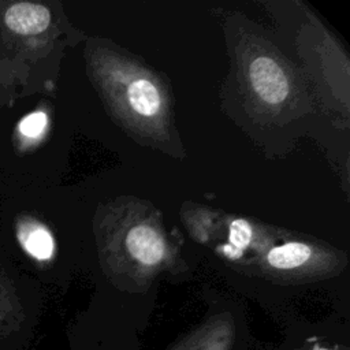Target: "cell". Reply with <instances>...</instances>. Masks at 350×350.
Here are the masks:
<instances>
[{"instance_id":"1","label":"cell","mask_w":350,"mask_h":350,"mask_svg":"<svg viewBox=\"0 0 350 350\" xmlns=\"http://www.w3.org/2000/svg\"><path fill=\"white\" fill-rule=\"evenodd\" d=\"M254 92L268 104H279L288 94V82L280 66L271 57L254 59L249 68Z\"/></svg>"},{"instance_id":"2","label":"cell","mask_w":350,"mask_h":350,"mask_svg":"<svg viewBox=\"0 0 350 350\" xmlns=\"http://www.w3.org/2000/svg\"><path fill=\"white\" fill-rule=\"evenodd\" d=\"M235 340L232 321L217 319L197 328L170 350H234Z\"/></svg>"},{"instance_id":"3","label":"cell","mask_w":350,"mask_h":350,"mask_svg":"<svg viewBox=\"0 0 350 350\" xmlns=\"http://www.w3.org/2000/svg\"><path fill=\"white\" fill-rule=\"evenodd\" d=\"M4 23L14 33L27 36L44 31L51 23L46 7L34 3H15L4 12Z\"/></svg>"},{"instance_id":"4","label":"cell","mask_w":350,"mask_h":350,"mask_svg":"<svg viewBox=\"0 0 350 350\" xmlns=\"http://www.w3.org/2000/svg\"><path fill=\"white\" fill-rule=\"evenodd\" d=\"M130 254L145 265L157 264L164 256V243L161 237L148 226L133 227L126 238Z\"/></svg>"},{"instance_id":"5","label":"cell","mask_w":350,"mask_h":350,"mask_svg":"<svg viewBox=\"0 0 350 350\" xmlns=\"http://www.w3.org/2000/svg\"><path fill=\"white\" fill-rule=\"evenodd\" d=\"M18 239L25 252L36 260H49L53 254V238L41 224L34 221L21 223L18 227Z\"/></svg>"},{"instance_id":"6","label":"cell","mask_w":350,"mask_h":350,"mask_svg":"<svg viewBox=\"0 0 350 350\" xmlns=\"http://www.w3.org/2000/svg\"><path fill=\"white\" fill-rule=\"evenodd\" d=\"M127 96L133 109L142 116H153L160 109V93L148 79L139 78L131 82L127 90Z\"/></svg>"},{"instance_id":"7","label":"cell","mask_w":350,"mask_h":350,"mask_svg":"<svg viewBox=\"0 0 350 350\" xmlns=\"http://www.w3.org/2000/svg\"><path fill=\"white\" fill-rule=\"evenodd\" d=\"M310 247L301 242H288L268 253V262L278 269H291L302 265L310 257Z\"/></svg>"},{"instance_id":"8","label":"cell","mask_w":350,"mask_h":350,"mask_svg":"<svg viewBox=\"0 0 350 350\" xmlns=\"http://www.w3.org/2000/svg\"><path fill=\"white\" fill-rule=\"evenodd\" d=\"M252 239V227L243 219H237L230 226V243L223 246V252L230 258H238Z\"/></svg>"},{"instance_id":"9","label":"cell","mask_w":350,"mask_h":350,"mask_svg":"<svg viewBox=\"0 0 350 350\" xmlns=\"http://www.w3.org/2000/svg\"><path fill=\"white\" fill-rule=\"evenodd\" d=\"M48 126V116L44 111H36L26 115L18 124L19 133L26 138H38Z\"/></svg>"}]
</instances>
